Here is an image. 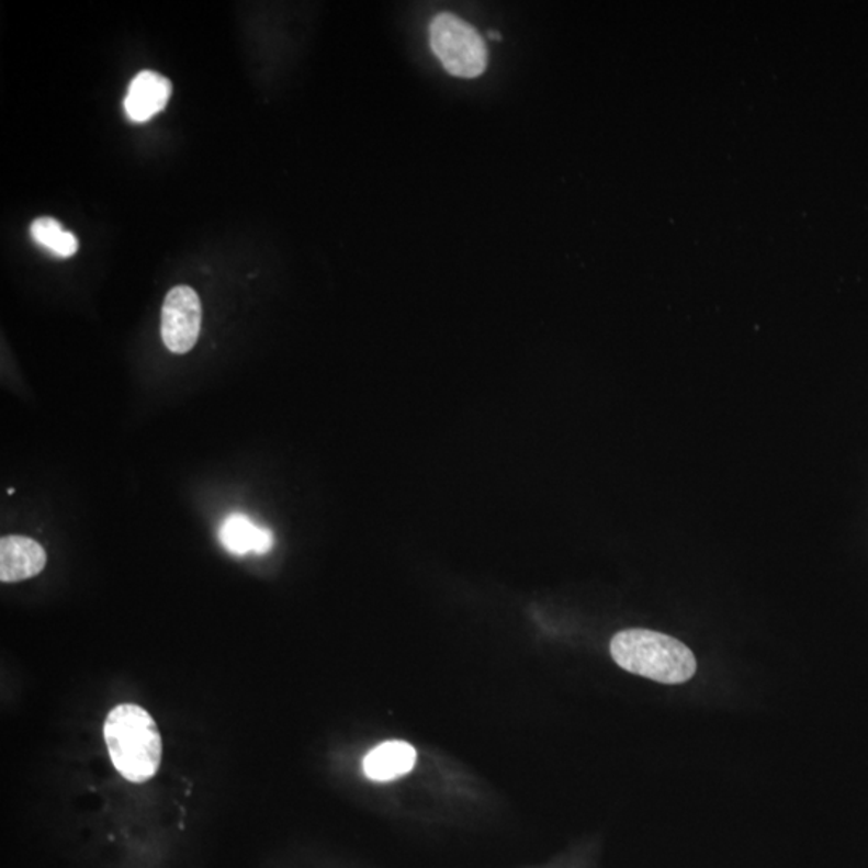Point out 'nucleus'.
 Listing matches in <instances>:
<instances>
[{"label":"nucleus","instance_id":"f257e3e1","mask_svg":"<svg viewBox=\"0 0 868 868\" xmlns=\"http://www.w3.org/2000/svg\"><path fill=\"white\" fill-rule=\"evenodd\" d=\"M106 748L117 773L133 784H145L161 766L162 742L157 722L137 704H117L105 719Z\"/></svg>","mask_w":868,"mask_h":868},{"label":"nucleus","instance_id":"f03ea898","mask_svg":"<svg viewBox=\"0 0 868 868\" xmlns=\"http://www.w3.org/2000/svg\"><path fill=\"white\" fill-rule=\"evenodd\" d=\"M611 656L624 670L677 686L697 673V660L686 643L649 629H625L610 643Z\"/></svg>","mask_w":868,"mask_h":868},{"label":"nucleus","instance_id":"7ed1b4c3","mask_svg":"<svg viewBox=\"0 0 868 868\" xmlns=\"http://www.w3.org/2000/svg\"><path fill=\"white\" fill-rule=\"evenodd\" d=\"M431 50L449 75L473 79L487 68V47L472 24L442 12L430 24Z\"/></svg>","mask_w":868,"mask_h":868},{"label":"nucleus","instance_id":"20e7f679","mask_svg":"<svg viewBox=\"0 0 868 868\" xmlns=\"http://www.w3.org/2000/svg\"><path fill=\"white\" fill-rule=\"evenodd\" d=\"M202 330V303L195 290L181 285L166 296L161 311V337L174 354H185Z\"/></svg>","mask_w":868,"mask_h":868},{"label":"nucleus","instance_id":"39448f33","mask_svg":"<svg viewBox=\"0 0 868 868\" xmlns=\"http://www.w3.org/2000/svg\"><path fill=\"white\" fill-rule=\"evenodd\" d=\"M47 565V553L40 542L24 536L0 539V579L20 583L37 576Z\"/></svg>","mask_w":868,"mask_h":868},{"label":"nucleus","instance_id":"423d86ee","mask_svg":"<svg viewBox=\"0 0 868 868\" xmlns=\"http://www.w3.org/2000/svg\"><path fill=\"white\" fill-rule=\"evenodd\" d=\"M171 93L172 84L168 78L145 69L131 82L124 99V112L133 123H145L165 110Z\"/></svg>","mask_w":868,"mask_h":868},{"label":"nucleus","instance_id":"0eeeda50","mask_svg":"<svg viewBox=\"0 0 868 868\" xmlns=\"http://www.w3.org/2000/svg\"><path fill=\"white\" fill-rule=\"evenodd\" d=\"M417 753L406 742H385L367 754L364 773L370 780L390 781L409 774L414 769Z\"/></svg>","mask_w":868,"mask_h":868},{"label":"nucleus","instance_id":"6e6552de","mask_svg":"<svg viewBox=\"0 0 868 868\" xmlns=\"http://www.w3.org/2000/svg\"><path fill=\"white\" fill-rule=\"evenodd\" d=\"M221 541L224 548L235 555L245 553H268L274 545V536L268 528H259L247 515L234 514L224 521L221 528Z\"/></svg>","mask_w":868,"mask_h":868},{"label":"nucleus","instance_id":"1a4fd4ad","mask_svg":"<svg viewBox=\"0 0 868 868\" xmlns=\"http://www.w3.org/2000/svg\"><path fill=\"white\" fill-rule=\"evenodd\" d=\"M31 237L41 247L54 252L58 258H71L78 251V238L61 227L52 217H40L31 224Z\"/></svg>","mask_w":868,"mask_h":868}]
</instances>
